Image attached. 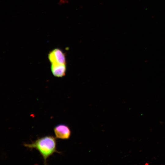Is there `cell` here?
<instances>
[{
  "label": "cell",
  "instance_id": "obj_1",
  "mask_svg": "<svg viewBox=\"0 0 165 165\" xmlns=\"http://www.w3.org/2000/svg\"><path fill=\"white\" fill-rule=\"evenodd\" d=\"M56 138L50 135L38 138L30 144L24 143V145L31 149L35 148L42 156L44 164H47V160L54 153H60L56 148Z\"/></svg>",
  "mask_w": 165,
  "mask_h": 165
},
{
  "label": "cell",
  "instance_id": "obj_2",
  "mask_svg": "<svg viewBox=\"0 0 165 165\" xmlns=\"http://www.w3.org/2000/svg\"><path fill=\"white\" fill-rule=\"evenodd\" d=\"M48 58L51 64H66L65 54L59 48H55L50 51L48 54Z\"/></svg>",
  "mask_w": 165,
  "mask_h": 165
},
{
  "label": "cell",
  "instance_id": "obj_3",
  "mask_svg": "<svg viewBox=\"0 0 165 165\" xmlns=\"http://www.w3.org/2000/svg\"><path fill=\"white\" fill-rule=\"evenodd\" d=\"M54 132L57 138L68 139L70 138L71 132L70 128L64 124H59L54 128Z\"/></svg>",
  "mask_w": 165,
  "mask_h": 165
},
{
  "label": "cell",
  "instance_id": "obj_4",
  "mask_svg": "<svg viewBox=\"0 0 165 165\" xmlns=\"http://www.w3.org/2000/svg\"><path fill=\"white\" fill-rule=\"evenodd\" d=\"M50 68L52 74L56 77H62L66 74V64H51Z\"/></svg>",
  "mask_w": 165,
  "mask_h": 165
}]
</instances>
